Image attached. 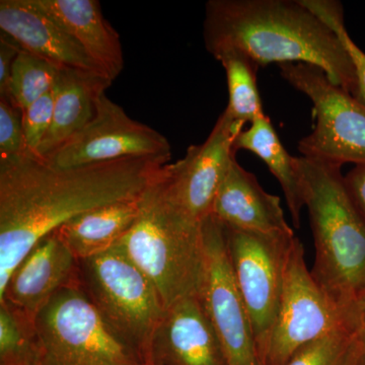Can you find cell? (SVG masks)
Instances as JSON below:
<instances>
[{
  "mask_svg": "<svg viewBox=\"0 0 365 365\" xmlns=\"http://www.w3.org/2000/svg\"><path fill=\"white\" fill-rule=\"evenodd\" d=\"M204 43L215 58L235 50L258 66L311 64L353 97L356 91V73L344 46L302 0H209Z\"/></svg>",
  "mask_w": 365,
  "mask_h": 365,
  "instance_id": "2",
  "label": "cell"
},
{
  "mask_svg": "<svg viewBox=\"0 0 365 365\" xmlns=\"http://www.w3.org/2000/svg\"><path fill=\"white\" fill-rule=\"evenodd\" d=\"M81 282L79 261L56 232L41 239L11 274L0 304L34 323L42 307L62 288Z\"/></svg>",
  "mask_w": 365,
  "mask_h": 365,
  "instance_id": "13",
  "label": "cell"
},
{
  "mask_svg": "<svg viewBox=\"0 0 365 365\" xmlns=\"http://www.w3.org/2000/svg\"><path fill=\"white\" fill-rule=\"evenodd\" d=\"M225 237L230 266L251 319L260 359L279 309L288 254L295 235L225 227Z\"/></svg>",
  "mask_w": 365,
  "mask_h": 365,
  "instance_id": "9",
  "label": "cell"
},
{
  "mask_svg": "<svg viewBox=\"0 0 365 365\" xmlns=\"http://www.w3.org/2000/svg\"><path fill=\"white\" fill-rule=\"evenodd\" d=\"M34 329L40 365H143L110 330L81 282L57 292Z\"/></svg>",
  "mask_w": 365,
  "mask_h": 365,
  "instance_id": "6",
  "label": "cell"
},
{
  "mask_svg": "<svg viewBox=\"0 0 365 365\" xmlns=\"http://www.w3.org/2000/svg\"><path fill=\"white\" fill-rule=\"evenodd\" d=\"M302 2L337 35L344 46L356 73L357 86L354 98L365 106V53L353 42L346 30L342 4L334 0H302Z\"/></svg>",
  "mask_w": 365,
  "mask_h": 365,
  "instance_id": "25",
  "label": "cell"
},
{
  "mask_svg": "<svg viewBox=\"0 0 365 365\" xmlns=\"http://www.w3.org/2000/svg\"><path fill=\"white\" fill-rule=\"evenodd\" d=\"M170 157L167 137L132 119L121 106L103 93L98 98L93 119L42 160L57 169H68L124 158Z\"/></svg>",
  "mask_w": 365,
  "mask_h": 365,
  "instance_id": "10",
  "label": "cell"
},
{
  "mask_svg": "<svg viewBox=\"0 0 365 365\" xmlns=\"http://www.w3.org/2000/svg\"><path fill=\"white\" fill-rule=\"evenodd\" d=\"M360 302L343 307L331 299L307 268L304 246L295 237L288 254L279 309L261 365H285L304 346L359 323Z\"/></svg>",
  "mask_w": 365,
  "mask_h": 365,
  "instance_id": "7",
  "label": "cell"
},
{
  "mask_svg": "<svg viewBox=\"0 0 365 365\" xmlns=\"http://www.w3.org/2000/svg\"><path fill=\"white\" fill-rule=\"evenodd\" d=\"M101 365H110V364H101Z\"/></svg>",
  "mask_w": 365,
  "mask_h": 365,
  "instance_id": "31",
  "label": "cell"
},
{
  "mask_svg": "<svg viewBox=\"0 0 365 365\" xmlns=\"http://www.w3.org/2000/svg\"><path fill=\"white\" fill-rule=\"evenodd\" d=\"M344 180L348 193L365 222V165H355Z\"/></svg>",
  "mask_w": 365,
  "mask_h": 365,
  "instance_id": "29",
  "label": "cell"
},
{
  "mask_svg": "<svg viewBox=\"0 0 365 365\" xmlns=\"http://www.w3.org/2000/svg\"><path fill=\"white\" fill-rule=\"evenodd\" d=\"M163 170L140 197L138 217L116 246L150 278L167 309L187 297H200L206 253L202 225L170 200Z\"/></svg>",
  "mask_w": 365,
  "mask_h": 365,
  "instance_id": "4",
  "label": "cell"
},
{
  "mask_svg": "<svg viewBox=\"0 0 365 365\" xmlns=\"http://www.w3.org/2000/svg\"><path fill=\"white\" fill-rule=\"evenodd\" d=\"M33 155L26 145L21 110L11 101L0 98V163L13 162Z\"/></svg>",
  "mask_w": 365,
  "mask_h": 365,
  "instance_id": "26",
  "label": "cell"
},
{
  "mask_svg": "<svg viewBox=\"0 0 365 365\" xmlns=\"http://www.w3.org/2000/svg\"><path fill=\"white\" fill-rule=\"evenodd\" d=\"M215 59L222 64L227 73L228 104L225 111L245 124L265 115L257 83L258 64L235 50L222 53Z\"/></svg>",
  "mask_w": 365,
  "mask_h": 365,
  "instance_id": "21",
  "label": "cell"
},
{
  "mask_svg": "<svg viewBox=\"0 0 365 365\" xmlns=\"http://www.w3.org/2000/svg\"><path fill=\"white\" fill-rule=\"evenodd\" d=\"M139 200L125 201L93 209L55 230L78 261L116 246L136 222Z\"/></svg>",
  "mask_w": 365,
  "mask_h": 365,
  "instance_id": "19",
  "label": "cell"
},
{
  "mask_svg": "<svg viewBox=\"0 0 365 365\" xmlns=\"http://www.w3.org/2000/svg\"><path fill=\"white\" fill-rule=\"evenodd\" d=\"M169 160L124 158L57 169L30 155L0 163V294L41 239L93 209L140 198Z\"/></svg>",
  "mask_w": 365,
  "mask_h": 365,
  "instance_id": "1",
  "label": "cell"
},
{
  "mask_svg": "<svg viewBox=\"0 0 365 365\" xmlns=\"http://www.w3.org/2000/svg\"><path fill=\"white\" fill-rule=\"evenodd\" d=\"M61 68L21 48L11 71L9 101L23 111L54 88Z\"/></svg>",
  "mask_w": 365,
  "mask_h": 365,
  "instance_id": "22",
  "label": "cell"
},
{
  "mask_svg": "<svg viewBox=\"0 0 365 365\" xmlns=\"http://www.w3.org/2000/svg\"><path fill=\"white\" fill-rule=\"evenodd\" d=\"M21 47L9 36L0 37V98L9 100V83L14 62Z\"/></svg>",
  "mask_w": 365,
  "mask_h": 365,
  "instance_id": "28",
  "label": "cell"
},
{
  "mask_svg": "<svg viewBox=\"0 0 365 365\" xmlns=\"http://www.w3.org/2000/svg\"><path fill=\"white\" fill-rule=\"evenodd\" d=\"M0 365H40L34 323L0 304Z\"/></svg>",
  "mask_w": 365,
  "mask_h": 365,
  "instance_id": "23",
  "label": "cell"
},
{
  "mask_svg": "<svg viewBox=\"0 0 365 365\" xmlns=\"http://www.w3.org/2000/svg\"><path fill=\"white\" fill-rule=\"evenodd\" d=\"M359 323L300 348L285 365H354Z\"/></svg>",
  "mask_w": 365,
  "mask_h": 365,
  "instance_id": "24",
  "label": "cell"
},
{
  "mask_svg": "<svg viewBox=\"0 0 365 365\" xmlns=\"http://www.w3.org/2000/svg\"><path fill=\"white\" fill-rule=\"evenodd\" d=\"M0 29L21 49L56 66L106 76L85 49L30 0H1Z\"/></svg>",
  "mask_w": 365,
  "mask_h": 365,
  "instance_id": "15",
  "label": "cell"
},
{
  "mask_svg": "<svg viewBox=\"0 0 365 365\" xmlns=\"http://www.w3.org/2000/svg\"><path fill=\"white\" fill-rule=\"evenodd\" d=\"M206 274L200 299L222 342L228 365H261L253 329L228 258L225 227L215 216L202 223Z\"/></svg>",
  "mask_w": 365,
  "mask_h": 365,
  "instance_id": "11",
  "label": "cell"
},
{
  "mask_svg": "<svg viewBox=\"0 0 365 365\" xmlns=\"http://www.w3.org/2000/svg\"><path fill=\"white\" fill-rule=\"evenodd\" d=\"M279 68L281 76L313 103V132L297 146L302 157L340 167L365 165V106L319 67L287 63Z\"/></svg>",
  "mask_w": 365,
  "mask_h": 365,
  "instance_id": "8",
  "label": "cell"
},
{
  "mask_svg": "<svg viewBox=\"0 0 365 365\" xmlns=\"http://www.w3.org/2000/svg\"><path fill=\"white\" fill-rule=\"evenodd\" d=\"M316 257L312 275L334 302L365 299V222L346 188L340 165L297 158Z\"/></svg>",
  "mask_w": 365,
  "mask_h": 365,
  "instance_id": "3",
  "label": "cell"
},
{
  "mask_svg": "<svg viewBox=\"0 0 365 365\" xmlns=\"http://www.w3.org/2000/svg\"><path fill=\"white\" fill-rule=\"evenodd\" d=\"M113 81L104 74L62 67L54 85L51 126L37 151L44 160L66 144L93 119L98 98Z\"/></svg>",
  "mask_w": 365,
  "mask_h": 365,
  "instance_id": "18",
  "label": "cell"
},
{
  "mask_svg": "<svg viewBox=\"0 0 365 365\" xmlns=\"http://www.w3.org/2000/svg\"><path fill=\"white\" fill-rule=\"evenodd\" d=\"M234 150L250 151L266 163L279 182L294 227H299L304 199L297 158L285 150L267 115L257 118L246 130L242 129L235 138Z\"/></svg>",
  "mask_w": 365,
  "mask_h": 365,
  "instance_id": "20",
  "label": "cell"
},
{
  "mask_svg": "<svg viewBox=\"0 0 365 365\" xmlns=\"http://www.w3.org/2000/svg\"><path fill=\"white\" fill-rule=\"evenodd\" d=\"M56 21L112 81L124 68L117 31L106 20L98 0H30Z\"/></svg>",
  "mask_w": 365,
  "mask_h": 365,
  "instance_id": "17",
  "label": "cell"
},
{
  "mask_svg": "<svg viewBox=\"0 0 365 365\" xmlns=\"http://www.w3.org/2000/svg\"><path fill=\"white\" fill-rule=\"evenodd\" d=\"M211 215L235 230L263 234L294 232L285 220L279 197L262 188L257 178L235 158L216 194Z\"/></svg>",
  "mask_w": 365,
  "mask_h": 365,
  "instance_id": "16",
  "label": "cell"
},
{
  "mask_svg": "<svg viewBox=\"0 0 365 365\" xmlns=\"http://www.w3.org/2000/svg\"><path fill=\"white\" fill-rule=\"evenodd\" d=\"M244 126L223 111L203 143L190 146L184 158L163 168L165 193L192 222L202 225L212 213L216 194L235 158V138Z\"/></svg>",
  "mask_w": 365,
  "mask_h": 365,
  "instance_id": "12",
  "label": "cell"
},
{
  "mask_svg": "<svg viewBox=\"0 0 365 365\" xmlns=\"http://www.w3.org/2000/svg\"><path fill=\"white\" fill-rule=\"evenodd\" d=\"M354 365H365V299L359 304V324L357 331V350Z\"/></svg>",
  "mask_w": 365,
  "mask_h": 365,
  "instance_id": "30",
  "label": "cell"
},
{
  "mask_svg": "<svg viewBox=\"0 0 365 365\" xmlns=\"http://www.w3.org/2000/svg\"><path fill=\"white\" fill-rule=\"evenodd\" d=\"M54 103V88H52L21 111L26 145L35 157L51 126Z\"/></svg>",
  "mask_w": 365,
  "mask_h": 365,
  "instance_id": "27",
  "label": "cell"
},
{
  "mask_svg": "<svg viewBox=\"0 0 365 365\" xmlns=\"http://www.w3.org/2000/svg\"><path fill=\"white\" fill-rule=\"evenodd\" d=\"M79 276L110 330L141 364L148 365L151 341L165 313L150 278L117 246L79 261Z\"/></svg>",
  "mask_w": 365,
  "mask_h": 365,
  "instance_id": "5",
  "label": "cell"
},
{
  "mask_svg": "<svg viewBox=\"0 0 365 365\" xmlns=\"http://www.w3.org/2000/svg\"><path fill=\"white\" fill-rule=\"evenodd\" d=\"M148 365H228L200 297H187L165 309L151 341Z\"/></svg>",
  "mask_w": 365,
  "mask_h": 365,
  "instance_id": "14",
  "label": "cell"
}]
</instances>
